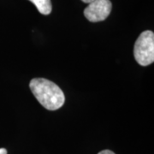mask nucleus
<instances>
[{
	"label": "nucleus",
	"mask_w": 154,
	"mask_h": 154,
	"mask_svg": "<svg viewBox=\"0 0 154 154\" xmlns=\"http://www.w3.org/2000/svg\"><path fill=\"white\" fill-rule=\"evenodd\" d=\"M134 55L141 66H148L154 61V33L146 30L140 34L135 41Z\"/></svg>",
	"instance_id": "f03ea898"
},
{
	"label": "nucleus",
	"mask_w": 154,
	"mask_h": 154,
	"mask_svg": "<svg viewBox=\"0 0 154 154\" xmlns=\"http://www.w3.org/2000/svg\"><path fill=\"white\" fill-rule=\"evenodd\" d=\"M29 88L38 103L47 110H58L64 104L65 97L62 89L47 79H32Z\"/></svg>",
	"instance_id": "f257e3e1"
},
{
	"label": "nucleus",
	"mask_w": 154,
	"mask_h": 154,
	"mask_svg": "<svg viewBox=\"0 0 154 154\" xmlns=\"http://www.w3.org/2000/svg\"><path fill=\"white\" fill-rule=\"evenodd\" d=\"M98 154H115L113 152H111L110 150H103L101 152H99Z\"/></svg>",
	"instance_id": "39448f33"
},
{
	"label": "nucleus",
	"mask_w": 154,
	"mask_h": 154,
	"mask_svg": "<svg viewBox=\"0 0 154 154\" xmlns=\"http://www.w3.org/2000/svg\"><path fill=\"white\" fill-rule=\"evenodd\" d=\"M0 154H7V150L5 148H0Z\"/></svg>",
	"instance_id": "423d86ee"
},
{
	"label": "nucleus",
	"mask_w": 154,
	"mask_h": 154,
	"mask_svg": "<svg viewBox=\"0 0 154 154\" xmlns=\"http://www.w3.org/2000/svg\"><path fill=\"white\" fill-rule=\"evenodd\" d=\"M111 8L110 0H94L84 10V16L89 22H102L109 17Z\"/></svg>",
	"instance_id": "7ed1b4c3"
},
{
	"label": "nucleus",
	"mask_w": 154,
	"mask_h": 154,
	"mask_svg": "<svg viewBox=\"0 0 154 154\" xmlns=\"http://www.w3.org/2000/svg\"><path fill=\"white\" fill-rule=\"evenodd\" d=\"M38 9L39 13L42 15H49L52 10L51 0H29Z\"/></svg>",
	"instance_id": "20e7f679"
},
{
	"label": "nucleus",
	"mask_w": 154,
	"mask_h": 154,
	"mask_svg": "<svg viewBox=\"0 0 154 154\" xmlns=\"http://www.w3.org/2000/svg\"><path fill=\"white\" fill-rule=\"evenodd\" d=\"M83 3H86V4H89V3H91V2H93L94 0H82Z\"/></svg>",
	"instance_id": "0eeeda50"
}]
</instances>
